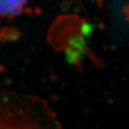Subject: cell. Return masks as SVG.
<instances>
[{
	"mask_svg": "<svg viewBox=\"0 0 129 129\" xmlns=\"http://www.w3.org/2000/svg\"><path fill=\"white\" fill-rule=\"evenodd\" d=\"M29 0H0V16L14 17L23 13Z\"/></svg>",
	"mask_w": 129,
	"mask_h": 129,
	"instance_id": "cell-1",
	"label": "cell"
}]
</instances>
